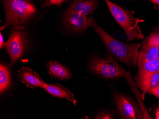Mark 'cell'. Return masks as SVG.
<instances>
[{
    "label": "cell",
    "instance_id": "cell-6",
    "mask_svg": "<svg viewBox=\"0 0 159 119\" xmlns=\"http://www.w3.org/2000/svg\"><path fill=\"white\" fill-rule=\"evenodd\" d=\"M159 59V32L151 34L139 51L137 65Z\"/></svg>",
    "mask_w": 159,
    "mask_h": 119
},
{
    "label": "cell",
    "instance_id": "cell-12",
    "mask_svg": "<svg viewBox=\"0 0 159 119\" xmlns=\"http://www.w3.org/2000/svg\"><path fill=\"white\" fill-rule=\"evenodd\" d=\"M96 7L94 0H75L70 4L72 9L85 16L93 13Z\"/></svg>",
    "mask_w": 159,
    "mask_h": 119
},
{
    "label": "cell",
    "instance_id": "cell-18",
    "mask_svg": "<svg viewBox=\"0 0 159 119\" xmlns=\"http://www.w3.org/2000/svg\"><path fill=\"white\" fill-rule=\"evenodd\" d=\"M5 47V43H4L3 37H2L1 33L0 34V48L1 49Z\"/></svg>",
    "mask_w": 159,
    "mask_h": 119
},
{
    "label": "cell",
    "instance_id": "cell-13",
    "mask_svg": "<svg viewBox=\"0 0 159 119\" xmlns=\"http://www.w3.org/2000/svg\"><path fill=\"white\" fill-rule=\"evenodd\" d=\"M137 83L145 79L150 74L159 71V59L153 61L143 62L138 65Z\"/></svg>",
    "mask_w": 159,
    "mask_h": 119
},
{
    "label": "cell",
    "instance_id": "cell-17",
    "mask_svg": "<svg viewBox=\"0 0 159 119\" xmlns=\"http://www.w3.org/2000/svg\"><path fill=\"white\" fill-rule=\"evenodd\" d=\"M151 93L159 98V83L158 87L155 88L153 89L151 91Z\"/></svg>",
    "mask_w": 159,
    "mask_h": 119
},
{
    "label": "cell",
    "instance_id": "cell-10",
    "mask_svg": "<svg viewBox=\"0 0 159 119\" xmlns=\"http://www.w3.org/2000/svg\"><path fill=\"white\" fill-rule=\"evenodd\" d=\"M46 65L49 74L55 79L67 80L72 78L69 69L59 62L51 61L46 63Z\"/></svg>",
    "mask_w": 159,
    "mask_h": 119
},
{
    "label": "cell",
    "instance_id": "cell-1",
    "mask_svg": "<svg viewBox=\"0 0 159 119\" xmlns=\"http://www.w3.org/2000/svg\"><path fill=\"white\" fill-rule=\"evenodd\" d=\"M88 19L89 26L96 31L111 55L126 65H136L141 44L125 43L118 40L103 30L93 17Z\"/></svg>",
    "mask_w": 159,
    "mask_h": 119
},
{
    "label": "cell",
    "instance_id": "cell-15",
    "mask_svg": "<svg viewBox=\"0 0 159 119\" xmlns=\"http://www.w3.org/2000/svg\"><path fill=\"white\" fill-rule=\"evenodd\" d=\"M11 85L10 73L9 69L4 65H0V93H4Z\"/></svg>",
    "mask_w": 159,
    "mask_h": 119
},
{
    "label": "cell",
    "instance_id": "cell-20",
    "mask_svg": "<svg viewBox=\"0 0 159 119\" xmlns=\"http://www.w3.org/2000/svg\"><path fill=\"white\" fill-rule=\"evenodd\" d=\"M156 119H159V107H158L156 111Z\"/></svg>",
    "mask_w": 159,
    "mask_h": 119
},
{
    "label": "cell",
    "instance_id": "cell-7",
    "mask_svg": "<svg viewBox=\"0 0 159 119\" xmlns=\"http://www.w3.org/2000/svg\"><path fill=\"white\" fill-rule=\"evenodd\" d=\"M114 100L118 113L121 119H141L138 107L129 97L117 94L114 96Z\"/></svg>",
    "mask_w": 159,
    "mask_h": 119
},
{
    "label": "cell",
    "instance_id": "cell-2",
    "mask_svg": "<svg viewBox=\"0 0 159 119\" xmlns=\"http://www.w3.org/2000/svg\"><path fill=\"white\" fill-rule=\"evenodd\" d=\"M6 22L1 31L11 26L15 30H24L37 13L34 0H3Z\"/></svg>",
    "mask_w": 159,
    "mask_h": 119
},
{
    "label": "cell",
    "instance_id": "cell-3",
    "mask_svg": "<svg viewBox=\"0 0 159 119\" xmlns=\"http://www.w3.org/2000/svg\"><path fill=\"white\" fill-rule=\"evenodd\" d=\"M112 16L123 28L129 41L142 40L144 36L139 26L141 20L136 18L131 12L122 9L110 0H104Z\"/></svg>",
    "mask_w": 159,
    "mask_h": 119
},
{
    "label": "cell",
    "instance_id": "cell-19",
    "mask_svg": "<svg viewBox=\"0 0 159 119\" xmlns=\"http://www.w3.org/2000/svg\"><path fill=\"white\" fill-rule=\"evenodd\" d=\"M54 5H59L64 2V0H49Z\"/></svg>",
    "mask_w": 159,
    "mask_h": 119
},
{
    "label": "cell",
    "instance_id": "cell-9",
    "mask_svg": "<svg viewBox=\"0 0 159 119\" xmlns=\"http://www.w3.org/2000/svg\"><path fill=\"white\" fill-rule=\"evenodd\" d=\"M18 77L21 82L31 88H43L46 83L37 74L27 67H23L20 69Z\"/></svg>",
    "mask_w": 159,
    "mask_h": 119
},
{
    "label": "cell",
    "instance_id": "cell-8",
    "mask_svg": "<svg viewBox=\"0 0 159 119\" xmlns=\"http://www.w3.org/2000/svg\"><path fill=\"white\" fill-rule=\"evenodd\" d=\"M64 24L70 31L81 32L85 31L88 28V19L86 16L81 15L68 8L64 15Z\"/></svg>",
    "mask_w": 159,
    "mask_h": 119
},
{
    "label": "cell",
    "instance_id": "cell-4",
    "mask_svg": "<svg viewBox=\"0 0 159 119\" xmlns=\"http://www.w3.org/2000/svg\"><path fill=\"white\" fill-rule=\"evenodd\" d=\"M108 57L112 60L111 56H108ZM90 66L94 73L106 79H113L125 76L120 67L117 66L115 64H113L110 60L93 58L90 62Z\"/></svg>",
    "mask_w": 159,
    "mask_h": 119
},
{
    "label": "cell",
    "instance_id": "cell-21",
    "mask_svg": "<svg viewBox=\"0 0 159 119\" xmlns=\"http://www.w3.org/2000/svg\"><path fill=\"white\" fill-rule=\"evenodd\" d=\"M152 3L156 4V5H159V0H150Z\"/></svg>",
    "mask_w": 159,
    "mask_h": 119
},
{
    "label": "cell",
    "instance_id": "cell-16",
    "mask_svg": "<svg viewBox=\"0 0 159 119\" xmlns=\"http://www.w3.org/2000/svg\"><path fill=\"white\" fill-rule=\"evenodd\" d=\"M94 119H115L114 115L108 112H102L98 113Z\"/></svg>",
    "mask_w": 159,
    "mask_h": 119
},
{
    "label": "cell",
    "instance_id": "cell-14",
    "mask_svg": "<svg viewBox=\"0 0 159 119\" xmlns=\"http://www.w3.org/2000/svg\"><path fill=\"white\" fill-rule=\"evenodd\" d=\"M159 83V71L148 75L145 79L138 82V85L142 91V97L144 99L147 93L158 87Z\"/></svg>",
    "mask_w": 159,
    "mask_h": 119
},
{
    "label": "cell",
    "instance_id": "cell-11",
    "mask_svg": "<svg viewBox=\"0 0 159 119\" xmlns=\"http://www.w3.org/2000/svg\"><path fill=\"white\" fill-rule=\"evenodd\" d=\"M43 88L48 94L53 96L69 100L75 104L76 103L75 98L73 94L68 89L58 84L54 85L46 83Z\"/></svg>",
    "mask_w": 159,
    "mask_h": 119
},
{
    "label": "cell",
    "instance_id": "cell-5",
    "mask_svg": "<svg viewBox=\"0 0 159 119\" xmlns=\"http://www.w3.org/2000/svg\"><path fill=\"white\" fill-rule=\"evenodd\" d=\"M25 34L21 30H14L11 33L5 47L10 57L11 63H16L23 55L25 46Z\"/></svg>",
    "mask_w": 159,
    "mask_h": 119
}]
</instances>
